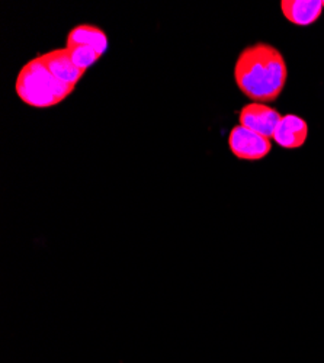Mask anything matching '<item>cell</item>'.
<instances>
[{
	"mask_svg": "<svg viewBox=\"0 0 324 363\" xmlns=\"http://www.w3.org/2000/svg\"><path fill=\"white\" fill-rule=\"evenodd\" d=\"M288 67L282 52L271 44L256 43L240 51L234 65V80L252 102H275L285 87Z\"/></svg>",
	"mask_w": 324,
	"mask_h": 363,
	"instance_id": "obj_1",
	"label": "cell"
},
{
	"mask_svg": "<svg viewBox=\"0 0 324 363\" xmlns=\"http://www.w3.org/2000/svg\"><path fill=\"white\" fill-rule=\"evenodd\" d=\"M74 86L66 84L55 79L41 63L38 55L19 70L15 90L18 98L37 109H47L66 101L73 92Z\"/></svg>",
	"mask_w": 324,
	"mask_h": 363,
	"instance_id": "obj_2",
	"label": "cell"
},
{
	"mask_svg": "<svg viewBox=\"0 0 324 363\" xmlns=\"http://www.w3.org/2000/svg\"><path fill=\"white\" fill-rule=\"evenodd\" d=\"M228 148L239 160H262L271 153L272 143L239 124L230 131Z\"/></svg>",
	"mask_w": 324,
	"mask_h": 363,
	"instance_id": "obj_3",
	"label": "cell"
},
{
	"mask_svg": "<svg viewBox=\"0 0 324 363\" xmlns=\"http://www.w3.org/2000/svg\"><path fill=\"white\" fill-rule=\"evenodd\" d=\"M282 115L267 104L252 102L243 106L239 113L240 125L267 138H272L274 133L281 123Z\"/></svg>",
	"mask_w": 324,
	"mask_h": 363,
	"instance_id": "obj_4",
	"label": "cell"
},
{
	"mask_svg": "<svg viewBox=\"0 0 324 363\" xmlns=\"http://www.w3.org/2000/svg\"><path fill=\"white\" fill-rule=\"evenodd\" d=\"M38 58L41 60V63L44 67L60 82L70 84V86H77V83L82 80L84 76V72L79 70L73 63L67 54L66 48H57V50H50L44 54H38Z\"/></svg>",
	"mask_w": 324,
	"mask_h": 363,
	"instance_id": "obj_5",
	"label": "cell"
},
{
	"mask_svg": "<svg viewBox=\"0 0 324 363\" xmlns=\"http://www.w3.org/2000/svg\"><path fill=\"white\" fill-rule=\"evenodd\" d=\"M308 138V125L306 123V119L288 113L282 116L281 123L278 124L272 140L282 148L294 150V148H300L306 144Z\"/></svg>",
	"mask_w": 324,
	"mask_h": 363,
	"instance_id": "obj_6",
	"label": "cell"
},
{
	"mask_svg": "<svg viewBox=\"0 0 324 363\" xmlns=\"http://www.w3.org/2000/svg\"><path fill=\"white\" fill-rule=\"evenodd\" d=\"M281 11L292 25L310 26L321 16L323 0H282Z\"/></svg>",
	"mask_w": 324,
	"mask_h": 363,
	"instance_id": "obj_7",
	"label": "cell"
},
{
	"mask_svg": "<svg viewBox=\"0 0 324 363\" xmlns=\"http://www.w3.org/2000/svg\"><path fill=\"white\" fill-rule=\"evenodd\" d=\"M91 47L99 55H104L108 50V37L99 26L83 23L74 26L67 34L66 48L72 47Z\"/></svg>",
	"mask_w": 324,
	"mask_h": 363,
	"instance_id": "obj_8",
	"label": "cell"
},
{
	"mask_svg": "<svg viewBox=\"0 0 324 363\" xmlns=\"http://www.w3.org/2000/svg\"><path fill=\"white\" fill-rule=\"evenodd\" d=\"M67 54L72 60V63L82 72H87L92 66H95L98 63V60L102 57L99 55L95 50H92L91 47H72V48H66Z\"/></svg>",
	"mask_w": 324,
	"mask_h": 363,
	"instance_id": "obj_9",
	"label": "cell"
},
{
	"mask_svg": "<svg viewBox=\"0 0 324 363\" xmlns=\"http://www.w3.org/2000/svg\"><path fill=\"white\" fill-rule=\"evenodd\" d=\"M323 9H324V0H323Z\"/></svg>",
	"mask_w": 324,
	"mask_h": 363,
	"instance_id": "obj_10",
	"label": "cell"
}]
</instances>
